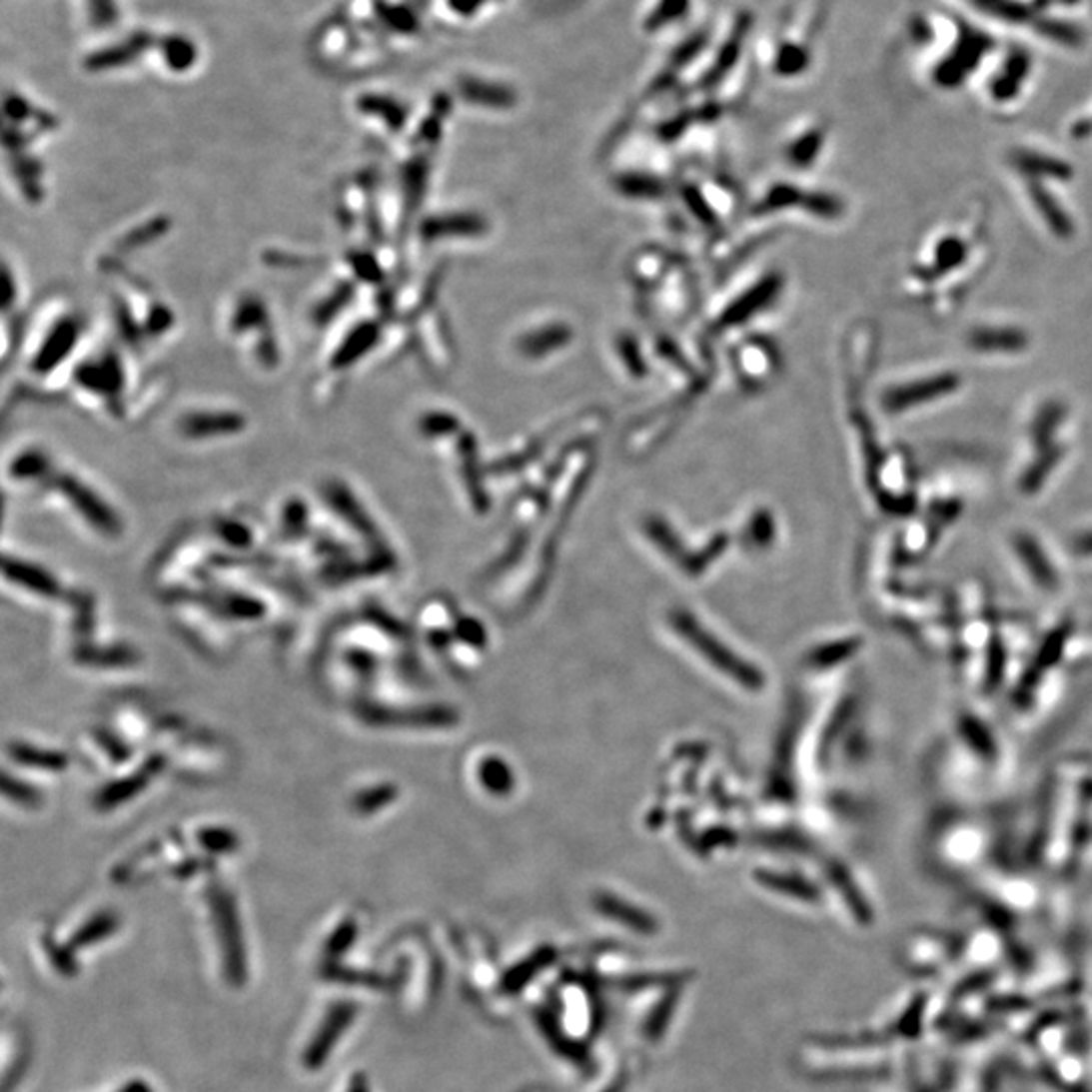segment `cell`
<instances>
[{"label": "cell", "instance_id": "6da1fadb", "mask_svg": "<svg viewBox=\"0 0 1092 1092\" xmlns=\"http://www.w3.org/2000/svg\"><path fill=\"white\" fill-rule=\"evenodd\" d=\"M961 387V377L955 373H941L929 379H920L906 385L890 387L882 393V407L888 413H900L918 405H927L955 393Z\"/></svg>", "mask_w": 1092, "mask_h": 1092}, {"label": "cell", "instance_id": "3957f363", "mask_svg": "<svg viewBox=\"0 0 1092 1092\" xmlns=\"http://www.w3.org/2000/svg\"><path fill=\"white\" fill-rule=\"evenodd\" d=\"M355 1014L357 1012L353 1003H336L332 1007L322 1030L314 1036L310 1048L304 1054V1064L308 1068H318L326 1062L330 1050L334 1048V1042L339 1040V1036H343L347 1026L353 1022Z\"/></svg>", "mask_w": 1092, "mask_h": 1092}, {"label": "cell", "instance_id": "7a4b0ae2", "mask_svg": "<svg viewBox=\"0 0 1092 1092\" xmlns=\"http://www.w3.org/2000/svg\"><path fill=\"white\" fill-rule=\"evenodd\" d=\"M969 347L977 353L987 355H1014L1026 351L1030 345V336L1022 328L1014 326H981L971 330Z\"/></svg>", "mask_w": 1092, "mask_h": 1092}, {"label": "cell", "instance_id": "5b68a950", "mask_svg": "<svg viewBox=\"0 0 1092 1092\" xmlns=\"http://www.w3.org/2000/svg\"><path fill=\"white\" fill-rule=\"evenodd\" d=\"M5 572L15 584L25 586V589H29L35 595L55 599L61 593L59 580L51 572H45L35 564H27L23 560L7 558L5 560Z\"/></svg>", "mask_w": 1092, "mask_h": 1092}, {"label": "cell", "instance_id": "8fae6325", "mask_svg": "<svg viewBox=\"0 0 1092 1092\" xmlns=\"http://www.w3.org/2000/svg\"><path fill=\"white\" fill-rule=\"evenodd\" d=\"M1062 454H1064V450H1062L1058 444H1054V446H1050V448H1046V450H1040L1038 460H1036V462L1026 470V474H1024L1022 488H1024V490H1036V488H1040L1042 482L1046 480V476H1048V474L1058 466V462L1062 460Z\"/></svg>", "mask_w": 1092, "mask_h": 1092}, {"label": "cell", "instance_id": "8992f818", "mask_svg": "<svg viewBox=\"0 0 1092 1092\" xmlns=\"http://www.w3.org/2000/svg\"><path fill=\"white\" fill-rule=\"evenodd\" d=\"M1028 193H1030V199H1032L1034 207L1042 215L1044 223L1056 233V237L1070 239L1074 235V223H1072L1070 215L1060 207L1056 197L1052 193H1048L1038 181L1030 183Z\"/></svg>", "mask_w": 1092, "mask_h": 1092}, {"label": "cell", "instance_id": "277c9868", "mask_svg": "<svg viewBox=\"0 0 1092 1092\" xmlns=\"http://www.w3.org/2000/svg\"><path fill=\"white\" fill-rule=\"evenodd\" d=\"M213 906H215L219 939H221V945H223V951H225V959L229 963V973H231V977L237 979V977H241V969L245 965V963H241V935H239L237 914H235V908H233L229 896H225V894H215L213 896Z\"/></svg>", "mask_w": 1092, "mask_h": 1092}, {"label": "cell", "instance_id": "30bf717a", "mask_svg": "<svg viewBox=\"0 0 1092 1092\" xmlns=\"http://www.w3.org/2000/svg\"><path fill=\"white\" fill-rule=\"evenodd\" d=\"M967 260V243L955 235L945 237L935 247V262L929 278L943 276L957 270Z\"/></svg>", "mask_w": 1092, "mask_h": 1092}, {"label": "cell", "instance_id": "52a82bcc", "mask_svg": "<svg viewBox=\"0 0 1092 1092\" xmlns=\"http://www.w3.org/2000/svg\"><path fill=\"white\" fill-rule=\"evenodd\" d=\"M1014 164L1020 173L1028 175L1032 181L1040 179H1054V181H1068L1072 179V168L1050 156L1034 154V152H1018L1014 156Z\"/></svg>", "mask_w": 1092, "mask_h": 1092}, {"label": "cell", "instance_id": "4fadbf2b", "mask_svg": "<svg viewBox=\"0 0 1092 1092\" xmlns=\"http://www.w3.org/2000/svg\"><path fill=\"white\" fill-rule=\"evenodd\" d=\"M5 793L13 795L17 803H23L27 807H35L41 801V795L35 789H31L27 783H21V781L13 783L9 775L5 777Z\"/></svg>", "mask_w": 1092, "mask_h": 1092}, {"label": "cell", "instance_id": "9c48e42d", "mask_svg": "<svg viewBox=\"0 0 1092 1092\" xmlns=\"http://www.w3.org/2000/svg\"><path fill=\"white\" fill-rule=\"evenodd\" d=\"M11 757L21 765L43 767V769H49V771H63L65 765H67L65 754H61L57 750L37 748V746L25 744V742H15L11 746Z\"/></svg>", "mask_w": 1092, "mask_h": 1092}, {"label": "cell", "instance_id": "7c38bea8", "mask_svg": "<svg viewBox=\"0 0 1092 1092\" xmlns=\"http://www.w3.org/2000/svg\"><path fill=\"white\" fill-rule=\"evenodd\" d=\"M114 929H116V918L110 916V914H100L94 920H90L86 927H83V931L75 937L73 943L75 945H88V943L100 941V939L108 937Z\"/></svg>", "mask_w": 1092, "mask_h": 1092}, {"label": "cell", "instance_id": "ba28073f", "mask_svg": "<svg viewBox=\"0 0 1092 1092\" xmlns=\"http://www.w3.org/2000/svg\"><path fill=\"white\" fill-rule=\"evenodd\" d=\"M1066 407L1060 401H1048L1042 405L1034 417L1030 426V438L1038 450H1046L1054 446V436L1064 422Z\"/></svg>", "mask_w": 1092, "mask_h": 1092}, {"label": "cell", "instance_id": "5bb4252c", "mask_svg": "<svg viewBox=\"0 0 1092 1092\" xmlns=\"http://www.w3.org/2000/svg\"><path fill=\"white\" fill-rule=\"evenodd\" d=\"M349 1092H369V1090H367V1082H365L363 1074H355V1078H353V1082H351V1088H349Z\"/></svg>", "mask_w": 1092, "mask_h": 1092}]
</instances>
